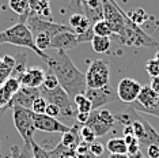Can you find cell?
<instances>
[{
  "instance_id": "cell-1",
  "label": "cell",
  "mask_w": 159,
  "mask_h": 158,
  "mask_svg": "<svg viewBox=\"0 0 159 158\" xmlns=\"http://www.w3.org/2000/svg\"><path fill=\"white\" fill-rule=\"evenodd\" d=\"M45 63L48 64L49 70L56 75L60 86L67 91L71 100L86 93V75L79 71L66 51H56L55 55H49Z\"/></svg>"
},
{
  "instance_id": "cell-2",
  "label": "cell",
  "mask_w": 159,
  "mask_h": 158,
  "mask_svg": "<svg viewBox=\"0 0 159 158\" xmlns=\"http://www.w3.org/2000/svg\"><path fill=\"white\" fill-rule=\"evenodd\" d=\"M114 117L116 121H118L122 125H132L133 135L137 138L140 145H146L147 147L151 145L159 146L158 131L132 106H129L125 112L116 114Z\"/></svg>"
},
{
  "instance_id": "cell-3",
  "label": "cell",
  "mask_w": 159,
  "mask_h": 158,
  "mask_svg": "<svg viewBox=\"0 0 159 158\" xmlns=\"http://www.w3.org/2000/svg\"><path fill=\"white\" fill-rule=\"evenodd\" d=\"M3 44H10V45L27 48V49H30V51H33L38 57H41L44 62H46L49 57V55H46L45 52L39 51L37 48L30 29L27 27L26 23H22V22H18L16 25H14V26L0 31V45H3Z\"/></svg>"
},
{
  "instance_id": "cell-4",
  "label": "cell",
  "mask_w": 159,
  "mask_h": 158,
  "mask_svg": "<svg viewBox=\"0 0 159 158\" xmlns=\"http://www.w3.org/2000/svg\"><path fill=\"white\" fill-rule=\"evenodd\" d=\"M114 38H117L121 45L128 46V48H158L159 46L157 40L148 35L140 26L133 23L129 16L126 18L122 31Z\"/></svg>"
},
{
  "instance_id": "cell-5",
  "label": "cell",
  "mask_w": 159,
  "mask_h": 158,
  "mask_svg": "<svg viewBox=\"0 0 159 158\" xmlns=\"http://www.w3.org/2000/svg\"><path fill=\"white\" fill-rule=\"evenodd\" d=\"M12 120L18 134L25 142V151L31 150V142L34 141L35 125H34V113L31 109L22 106H12Z\"/></svg>"
},
{
  "instance_id": "cell-6",
  "label": "cell",
  "mask_w": 159,
  "mask_h": 158,
  "mask_svg": "<svg viewBox=\"0 0 159 158\" xmlns=\"http://www.w3.org/2000/svg\"><path fill=\"white\" fill-rule=\"evenodd\" d=\"M86 75V85L87 89H98L109 85L110 67L107 60L95 59L90 63Z\"/></svg>"
},
{
  "instance_id": "cell-7",
  "label": "cell",
  "mask_w": 159,
  "mask_h": 158,
  "mask_svg": "<svg viewBox=\"0 0 159 158\" xmlns=\"http://www.w3.org/2000/svg\"><path fill=\"white\" fill-rule=\"evenodd\" d=\"M39 90H41V95L46 100V102L59 106V109L61 112L60 114L61 117L75 118L76 112L72 109V100L61 86L53 89V90H44V89H39Z\"/></svg>"
},
{
  "instance_id": "cell-8",
  "label": "cell",
  "mask_w": 159,
  "mask_h": 158,
  "mask_svg": "<svg viewBox=\"0 0 159 158\" xmlns=\"http://www.w3.org/2000/svg\"><path fill=\"white\" fill-rule=\"evenodd\" d=\"M68 10L72 14H82L94 25L103 19V6L102 0H71L68 4Z\"/></svg>"
},
{
  "instance_id": "cell-9",
  "label": "cell",
  "mask_w": 159,
  "mask_h": 158,
  "mask_svg": "<svg viewBox=\"0 0 159 158\" xmlns=\"http://www.w3.org/2000/svg\"><path fill=\"white\" fill-rule=\"evenodd\" d=\"M131 106L137 112L147 113L159 118V94H157L148 85L143 86L137 100Z\"/></svg>"
},
{
  "instance_id": "cell-10",
  "label": "cell",
  "mask_w": 159,
  "mask_h": 158,
  "mask_svg": "<svg viewBox=\"0 0 159 158\" xmlns=\"http://www.w3.org/2000/svg\"><path fill=\"white\" fill-rule=\"evenodd\" d=\"M84 125L91 128L97 138H101V136L106 135L110 130H113V127L116 125V117L106 109L93 110L90 113L89 121Z\"/></svg>"
},
{
  "instance_id": "cell-11",
  "label": "cell",
  "mask_w": 159,
  "mask_h": 158,
  "mask_svg": "<svg viewBox=\"0 0 159 158\" xmlns=\"http://www.w3.org/2000/svg\"><path fill=\"white\" fill-rule=\"evenodd\" d=\"M26 25H27V27L30 29L33 37L34 35H38V34H44V35H48V37L53 38L56 34L61 33V31L72 30L67 25L55 23L53 21H45V19H41V18L34 16V15H29Z\"/></svg>"
},
{
  "instance_id": "cell-12",
  "label": "cell",
  "mask_w": 159,
  "mask_h": 158,
  "mask_svg": "<svg viewBox=\"0 0 159 158\" xmlns=\"http://www.w3.org/2000/svg\"><path fill=\"white\" fill-rule=\"evenodd\" d=\"M102 6H103V19L109 23L111 31H113V37H116L124 29L128 14L122 11L120 6L114 0H102Z\"/></svg>"
},
{
  "instance_id": "cell-13",
  "label": "cell",
  "mask_w": 159,
  "mask_h": 158,
  "mask_svg": "<svg viewBox=\"0 0 159 158\" xmlns=\"http://www.w3.org/2000/svg\"><path fill=\"white\" fill-rule=\"evenodd\" d=\"M84 95L91 102L93 110H98L102 106L107 105V104H113L116 98H117V93L111 89L110 85H106L103 87H98V89H87Z\"/></svg>"
},
{
  "instance_id": "cell-14",
  "label": "cell",
  "mask_w": 159,
  "mask_h": 158,
  "mask_svg": "<svg viewBox=\"0 0 159 158\" xmlns=\"http://www.w3.org/2000/svg\"><path fill=\"white\" fill-rule=\"evenodd\" d=\"M143 86L133 78H122L117 85V98L125 104H133L137 100Z\"/></svg>"
},
{
  "instance_id": "cell-15",
  "label": "cell",
  "mask_w": 159,
  "mask_h": 158,
  "mask_svg": "<svg viewBox=\"0 0 159 158\" xmlns=\"http://www.w3.org/2000/svg\"><path fill=\"white\" fill-rule=\"evenodd\" d=\"M34 125L35 130L46 132V134H66L71 130L67 124L61 123L59 118L46 116V114H34Z\"/></svg>"
},
{
  "instance_id": "cell-16",
  "label": "cell",
  "mask_w": 159,
  "mask_h": 158,
  "mask_svg": "<svg viewBox=\"0 0 159 158\" xmlns=\"http://www.w3.org/2000/svg\"><path fill=\"white\" fill-rule=\"evenodd\" d=\"M38 97H41V90L39 89L23 87V86H20V89L18 90L16 94H14L11 102H10V108L22 106V108H26V109H31L33 102Z\"/></svg>"
},
{
  "instance_id": "cell-17",
  "label": "cell",
  "mask_w": 159,
  "mask_h": 158,
  "mask_svg": "<svg viewBox=\"0 0 159 158\" xmlns=\"http://www.w3.org/2000/svg\"><path fill=\"white\" fill-rule=\"evenodd\" d=\"M79 45L78 41V35L74 33L72 30L70 31H61V33L56 34L55 37L50 41V46L49 48H53L56 51H70V49H74Z\"/></svg>"
},
{
  "instance_id": "cell-18",
  "label": "cell",
  "mask_w": 159,
  "mask_h": 158,
  "mask_svg": "<svg viewBox=\"0 0 159 158\" xmlns=\"http://www.w3.org/2000/svg\"><path fill=\"white\" fill-rule=\"evenodd\" d=\"M46 72L42 68L39 67H30L26 70L22 77H20L18 81H19L20 86L23 87H33V89H39L44 83Z\"/></svg>"
},
{
  "instance_id": "cell-19",
  "label": "cell",
  "mask_w": 159,
  "mask_h": 158,
  "mask_svg": "<svg viewBox=\"0 0 159 158\" xmlns=\"http://www.w3.org/2000/svg\"><path fill=\"white\" fill-rule=\"evenodd\" d=\"M30 4V15L38 16L45 21H53L52 8H50L49 2L45 0H29Z\"/></svg>"
},
{
  "instance_id": "cell-20",
  "label": "cell",
  "mask_w": 159,
  "mask_h": 158,
  "mask_svg": "<svg viewBox=\"0 0 159 158\" xmlns=\"http://www.w3.org/2000/svg\"><path fill=\"white\" fill-rule=\"evenodd\" d=\"M79 130H80V124H76L74 127H71V130L61 135V141L60 143L63 146L68 147V149L75 150L78 147V145L80 143V136H79Z\"/></svg>"
},
{
  "instance_id": "cell-21",
  "label": "cell",
  "mask_w": 159,
  "mask_h": 158,
  "mask_svg": "<svg viewBox=\"0 0 159 158\" xmlns=\"http://www.w3.org/2000/svg\"><path fill=\"white\" fill-rule=\"evenodd\" d=\"M8 6L15 14L19 15V22L26 23L29 15H30V4L29 0H8Z\"/></svg>"
},
{
  "instance_id": "cell-22",
  "label": "cell",
  "mask_w": 159,
  "mask_h": 158,
  "mask_svg": "<svg viewBox=\"0 0 159 158\" xmlns=\"http://www.w3.org/2000/svg\"><path fill=\"white\" fill-rule=\"evenodd\" d=\"M106 150L110 154H128V146L124 138H111L106 143Z\"/></svg>"
},
{
  "instance_id": "cell-23",
  "label": "cell",
  "mask_w": 159,
  "mask_h": 158,
  "mask_svg": "<svg viewBox=\"0 0 159 158\" xmlns=\"http://www.w3.org/2000/svg\"><path fill=\"white\" fill-rule=\"evenodd\" d=\"M15 67L12 70V74H11V78H15V79H19L22 75L26 72L27 67H26V62H27V56L25 52H18L16 53V57H15Z\"/></svg>"
},
{
  "instance_id": "cell-24",
  "label": "cell",
  "mask_w": 159,
  "mask_h": 158,
  "mask_svg": "<svg viewBox=\"0 0 159 158\" xmlns=\"http://www.w3.org/2000/svg\"><path fill=\"white\" fill-rule=\"evenodd\" d=\"M111 45L110 37H101V35H94V38L91 40V46L94 49V52L97 53H105L109 51Z\"/></svg>"
},
{
  "instance_id": "cell-25",
  "label": "cell",
  "mask_w": 159,
  "mask_h": 158,
  "mask_svg": "<svg viewBox=\"0 0 159 158\" xmlns=\"http://www.w3.org/2000/svg\"><path fill=\"white\" fill-rule=\"evenodd\" d=\"M49 156L50 158H76L75 150L68 149V147L63 146L61 143L56 145V147H53L52 150H49Z\"/></svg>"
},
{
  "instance_id": "cell-26",
  "label": "cell",
  "mask_w": 159,
  "mask_h": 158,
  "mask_svg": "<svg viewBox=\"0 0 159 158\" xmlns=\"http://www.w3.org/2000/svg\"><path fill=\"white\" fill-rule=\"evenodd\" d=\"M93 30H94V35H101V37H113L111 27L109 26V23H107L105 19L99 21V22H97V23H94Z\"/></svg>"
},
{
  "instance_id": "cell-27",
  "label": "cell",
  "mask_w": 159,
  "mask_h": 158,
  "mask_svg": "<svg viewBox=\"0 0 159 158\" xmlns=\"http://www.w3.org/2000/svg\"><path fill=\"white\" fill-rule=\"evenodd\" d=\"M74 102L78 108V112H83V113H91L93 112V105L90 102V100L86 97L84 94H79L74 98Z\"/></svg>"
},
{
  "instance_id": "cell-28",
  "label": "cell",
  "mask_w": 159,
  "mask_h": 158,
  "mask_svg": "<svg viewBox=\"0 0 159 158\" xmlns=\"http://www.w3.org/2000/svg\"><path fill=\"white\" fill-rule=\"evenodd\" d=\"M60 83H59V79L56 78V75L52 72V71H48L45 75V79H44V83L39 89H44V90H53V89L59 87Z\"/></svg>"
},
{
  "instance_id": "cell-29",
  "label": "cell",
  "mask_w": 159,
  "mask_h": 158,
  "mask_svg": "<svg viewBox=\"0 0 159 158\" xmlns=\"http://www.w3.org/2000/svg\"><path fill=\"white\" fill-rule=\"evenodd\" d=\"M75 156L76 158H97L90 150V145L86 142H80L78 147L75 149Z\"/></svg>"
},
{
  "instance_id": "cell-30",
  "label": "cell",
  "mask_w": 159,
  "mask_h": 158,
  "mask_svg": "<svg viewBox=\"0 0 159 158\" xmlns=\"http://www.w3.org/2000/svg\"><path fill=\"white\" fill-rule=\"evenodd\" d=\"M79 136H80V141L82 142H86V143H89V145L94 143V142H95V139H97L95 134H94L93 130L90 127H87V125H80Z\"/></svg>"
},
{
  "instance_id": "cell-31",
  "label": "cell",
  "mask_w": 159,
  "mask_h": 158,
  "mask_svg": "<svg viewBox=\"0 0 159 158\" xmlns=\"http://www.w3.org/2000/svg\"><path fill=\"white\" fill-rule=\"evenodd\" d=\"M128 16L131 18V21L133 23H136L137 26H140V25H143L144 22H147L148 21V15L144 12L143 8L135 10V11H132L131 14H128Z\"/></svg>"
},
{
  "instance_id": "cell-32",
  "label": "cell",
  "mask_w": 159,
  "mask_h": 158,
  "mask_svg": "<svg viewBox=\"0 0 159 158\" xmlns=\"http://www.w3.org/2000/svg\"><path fill=\"white\" fill-rule=\"evenodd\" d=\"M46 106H48V102L44 97H38L37 100L33 102V106H31V112L34 114H45Z\"/></svg>"
},
{
  "instance_id": "cell-33",
  "label": "cell",
  "mask_w": 159,
  "mask_h": 158,
  "mask_svg": "<svg viewBox=\"0 0 159 158\" xmlns=\"http://www.w3.org/2000/svg\"><path fill=\"white\" fill-rule=\"evenodd\" d=\"M146 71L151 78L159 77V59H151L146 63Z\"/></svg>"
},
{
  "instance_id": "cell-34",
  "label": "cell",
  "mask_w": 159,
  "mask_h": 158,
  "mask_svg": "<svg viewBox=\"0 0 159 158\" xmlns=\"http://www.w3.org/2000/svg\"><path fill=\"white\" fill-rule=\"evenodd\" d=\"M31 153H33V158H50L49 151L42 149V147L35 142V139L31 142Z\"/></svg>"
},
{
  "instance_id": "cell-35",
  "label": "cell",
  "mask_w": 159,
  "mask_h": 158,
  "mask_svg": "<svg viewBox=\"0 0 159 158\" xmlns=\"http://www.w3.org/2000/svg\"><path fill=\"white\" fill-rule=\"evenodd\" d=\"M12 70H14V68H11L10 66H7V64L2 60V57H0V86L4 83L8 78H11Z\"/></svg>"
},
{
  "instance_id": "cell-36",
  "label": "cell",
  "mask_w": 159,
  "mask_h": 158,
  "mask_svg": "<svg viewBox=\"0 0 159 158\" xmlns=\"http://www.w3.org/2000/svg\"><path fill=\"white\" fill-rule=\"evenodd\" d=\"M86 19L84 15H82V14H71L70 19H68V23H70V27L72 29V31L75 30V29H78L79 26L82 25V22Z\"/></svg>"
},
{
  "instance_id": "cell-37",
  "label": "cell",
  "mask_w": 159,
  "mask_h": 158,
  "mask_svg": "<svg viewBox=\"0 0 159 158\" xmlns=\"http://www.w3.org/2000/svg\"><path fill=\"white\" fill-rule=\"evenodd\" d=\"M90 150H91V153L94 154L95 157H101L103 154V151H105V147H103V145L101 142H94V143H91L90 145Z\"/></svg>"
},
{
  "instance_id": "cell-38",
  "label": "cell",
  "mask_w": 159,
  "mask_h": 158,
  "mask_svg": "<svg viewBox=\"0 0 159 158\" xmlns=\"http://www.w3.org/2000/svg\"><path fill=\"white\" fill-rule=\"evenodd\" d=\"M45 114L46 116H50V117H60V109H59V106H56V105H53V104H48V106H46V110H45Z\"/></svg>"
},
{
  "instance_id": "cell-39",
  "label": "cell",
  "mask_w": 159,
  "mask_h": 158,
  "mask_svg": "<svg viewBox=\"0 0 159 158\" xmlns=\"http://www.w3.org/2000/svg\"><path fill=\"white\" fill-rule=\"evenodd\" d=\"M94 38V30H93V27L90 29V30H87L86 33H83V34H80V35H78V41H79V44L80 42H87V41H90L91 42V40Z\"/></svg>"
},
{
  "instance_id": "cell-40",
  "label": "cell",
  "mask_w": 159,
  "mask_h": 158,
  "mask_svg": "<svg viewBox=\"0 0 159 158\" xmlns=\"http://www.w3.org/2000/svg\"><path fill=\"white\" fill-rule=\"evenodd\" d=\"M147 156H148V158H159V146H157V145L148 146Z\"/></svg>"
},
{
  "instance_id": "cell-41",
  "label": "cell",
  "mask_w": 159,
  "mask_h": 158,
  "mask_svg": "<svg viewBox=\"0 0 159 158\" xmlns=\"http://www.w3.org/2000/svg\"><path fill=\"white\" fill-rule=\"evenodd\" d=\"M89 117H90V113H83V112H76V116H75L78 124H80V125H84L87 123Z\"/></svg>"
},
{
  "instance_id": "cell-42",
  "label": "cell",
  "mask_w": 159,
  "mask_h": 158,
  "mask_svg": "<svg viewBox=\"0 0 159 158\" xmlns=\"http://www.w3.org/2000/svg\"><path fill=\"white\" fill-rule=\"evenodd\" d=\"M8 158H23V154L20 151V149L16 145H14L11 147V154H10Z\"/></svg>"
},
{
  "instance_id": "cell-43",
  "label": "cell",
  "mask_w": 159,
  "mask_h": 158,
  "mask_svg": "<svg viewBox=\"0 0 159 158\" xmlns=\"http://www.w3.org/2000/svg\"><path fill=\"white\" fill-rule=\"evenodd\" d=\"M150 87L152 89V90H154L155 93H157V94H159V77L152 78V81H151Z\"/></svg>"
},
{
  "instance_id": "cell-44",
  "label": "cell",
  "mask_w": 159,
  "mask_h": 158,
  "mask_svg": "<svg viewBox=\"0 0 159 158\" xmlns=\"http://www.w3.org/2000/svg\"><path fill=\"white\" fill-rule=\"evenodd\" d=\"M128 158H144V154L142 151H137L135 154H131V156H128Z\"/></svg>"
},
{
  "instance_id": "cell-45",
  "label": "cell",
  "mask_w": 159,
  "mask_h": 158,
  "mask_svg": "<svg viewBox=\"0 0 159 158\" xmlns=\"http://www.w3.org/2000/svg\"><path fill=\"white\" fill-rule=\"evenodd\" d=\"M109 158H128V154H110Z\"/></svg>"
},
{
  "instance_id": "cell-46",
  "label": "cell",
  "mask_w": 159,
  "mask_h": 158,
  "mask_svg": "<svg viewBox=\"0 0 159 158\" xmlns=\"http://www.w3.org/2000/svg\"><path fill=\"white\" fill-rule=\"evenodd\" d=\"M155 59H159V52H157V55H155Z\"/></svg>"
},
{
  "instance_id": "cell-47",
  "label": "cell",
  "mask_w": 159,
  "mask_h": 158,
  "mask_svg": "<svg viewBox=\"0 0 159 158\" xmlns=\"http://www.w3.org/2000/svg\"><path fill=\"white\" fill-rule=\"evenodd\" d=\"M84 2H89V0H84Z\"/></svg>"
},
{
  "instance_id": "cell-48",
  "label": "cell",
  "mask_w": 159,
  "mask_h": 158,
  "mask_svg": "<svg viewBox=\"0 0 159 158\" xmlns=\"http://www.w3.org/2000/svg\"><path fill=\"white\" fill-rule=\"evenodd\" d=\"M0 158H2V157H0Z\"/></svg>"
}]
</instances>
